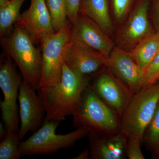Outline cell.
I'll list each match as a JSON object with an SVG mask.
<instances>
[{
    "label": "cell",
    "instance_id": "obj_1",
    "mask_svg": "<svg viewBox=\"0 0 159 159\" xmlns=\"http://www.w3.org/2000/svg\"><path fill=\"white\" fill-rule=\"evenodd\" d=\"M88 80V76L72 70L65 63L58 83L37 90L45 110L44 121L60 122L72 116Z\"/></svg>",
    "mask_w": 159,
    "mask_h": 159
},
{
    "label": "cell",
    "instance_id": "obj_2",
    "mask_svg": "<svg viewBox=\"0 0 159 159\" xmlns=\"http://www.w3.org/2000/svg\"><path fill=\"white\" fill-rule=\"evenodd\" d=\"M72 116L74 127L85 129L95 138H106L120 132V117L88 85Z\"/></svg>",
    "mask_w": 159,
    "mask_h": 159
},
{
    "label": "cell",
    "instance_id": "obj_3",
    "mask_svg": "<svg viewBox=\"0 0 159 159\" xmlns=\"http://www.w3.org/2000/svg\"><path fill=\"white\" fill-rule=\"evenodd\" d=\"M14 25L9 34L1 37L2 46L20 69L23 80L37 91L41 74L42 53L27 31L19 25Z\"/></svg>",
    "mask_w": 159,
    "mask_h": 159
},
{
    "label": "cell",
    "instance_id": "obj_4",
    "mask_svg": "<svg viewBox=\"0 0 159 159\" xmlns=\"http://www.w3.org/2000/svg\"><path fill=\"white\" fill-rule=\"evenodd\" d=\"M159 102V82L134 94L121 117L120 131L133 135L143 143L145 130Z\"/></svg>",
    "mask_w": 159,
    "mask_h": 159
},
{
    "label": "cell",
    "instance_id": "obj_5",
    "mask_svg": "<svg viewBox=\"0 0 159 159\" xmlns=\"http://www.w3.org/2000/svg\"><path fill=\"white\" fill-rule=\"evenodd\" d=\"M60 122L44 121L42 125L25 141H21L22 157L50 154L61 149H68L89 134L84 128H77L65 134H57L56 130Z\"/></svg>",
    "mask_w": 159,
    "mask_h": 159
},
{
    "label": "cell",
    "instance_id": "obj_6",
    "mask_svg": "<svg viewBox=\"0 0 159 159\" xmlns=\"http://www.w3.org/2000/svg\"><path fill=\"white\" fill-rule=\"evenodd\" d=\"M73 27V24L68 20L63 28L41 44V74L39 88L54 85L60 81Z\"/></svg>",
    "mask_w": 159,
    "mask_h": 159
},
{
    "label": "cell",
    "instance_id": "obj_7",
    "mask_svg": "<svg viewBox=\"0 0 159 159\" xmlns=\"http://www.w3.org/2000/svg\"><path fill=\"white\" fill-rule=\"evenodd\" d=\"M151 0H138L130 13L116 28L114 41L116 47L130 52L155 31L149 17Z\"/></svg>",
    "mask_w": 159,
    "mask_h": 159
},
{
    "label": "cell",
    "instance_id": "obj_8",
    "mask_svg": "<svg viewBox=\"0 0 159 159\" xmlns=\"http://www.w3.org/2000/svg\"><path fill=\"white\" fill-rule=\"evenodd\" d=\"M91 76L88 86L121 119L134 94L107 66Z\"/></svg>",
    "mask_w": 159,
    "mask_h": 159
},
{
    "label": "cell",
    "instance_id": "obj_9",
    "mask_svg": "<svg viewBox=\"0 0 159 159\" xmlns=\"http://www.w3.org/2000/svg\"><path fill=\"white\" fill-rule=\"evenodd\" d=\"M22 76L15 68L9 55L1 61L0 66V88L4 99L0 102L2 121L8 131L18 132L19 119L17 99Z\"/></svg>",
    "mask_w": 159,
    "mask_h": 159
},
{
    "label": "cell",
    "instance_id": "obj_10",
    "mask_svg": "<svg viewBox=\"0 0 159 159\" xmlns=\"http://www.w3.org/2000/svg\"><path fill=\"white\" fill-rule=\"evenodd\" d=\"M36 91L23 80L18 98L20 122L18 133L21 141L29 132L34 133L38 130L44 121L45 110Z\"/></svg>",
    "mask_w": 159,
    "mask_h": 159
},
{
    "label": "cell",
    "instance_id": "obj_11",
    "mask_svg": "<svg viewBox=\"0 0 159 159\" xmlns=\"http://www.w3.org/2000/svg\"><path fill=\"white\" fill-rule=\"evenodd\" d=\"M108 57L86 45L71 35L66 64L72 70L84 76L95 74L107 66Z\"/></svg>",
    "mask_w": 159,
    "mask_h": 159
},
{
    "label": "cell",
    "instance_id": "obj_12",
    "mask_svg": "<svg viewBox=\"0 0 159 159\" xmlns=\"http://www.w3.org/2000/svg\"><path fill=\"white\" fill-rule=\"evenodd\" d=\"M16 24L27 31L35 43L41 44L55 33L45 0H31L29 9L20 15Z\"/></svg>",
    "mask_w": 159,
    "mask_h": 159
},
{
    "label": "cell",
    "instance_id": "obj_13",
    "mask_svg": "<svg viewBox=\"0 0 159 159\" xmlns=\"http://www.w3.org/2000/svg\"><path fill=\"white\" fill-rule=\"evenodd\" d=\"M72 36L107 57L116 47L114 41L97 23L82 15L79 14L73 25Z\"/></svg>",
    "mask_w": 159,
    "mask_h": 159
},
{
    "label": "cell",
    "instance_id": "obj_14",
    "mask_svg": "<svg viewBox=\"0 0 159 159\" xmlns=\"http://www.w3.org/2000/svg\"><path fill=\"white\" fill-rule=\"evenodd\" d=\"M107 66L134 94L142 89L143 72L127 51L116 46L108 56Z\"/></svg>",
    "mask_w": 159,
    "mask_h": 159
},
{
    "label": "cell",
    "instance_id": "obj_15",
    "mask_svg": "<svg viewBox=\"0 0 159 159\" xmlns=\"http://www.w3.org/2000/svg\"><path fill=\"white\" fill-rule=\"evenodd\" d=\"M89 151L91 159H124L126 157L127 137L121 131L106 137L95 138L89 134Z\"/></svg>",
    "mask_w": 159,
    "mask_h": 159
},
{
    "label": "cell",
    "instance_id": "obj_16",
    "mask_svg": "<svg viewBox=\"0 0 159 159\" xmlns=\"http://www.w3.org/2000/svg\"><path fill=\"white\" fill-rule=\"evenodd\" d=\"M79 14L93 20L110 37L114 36L116 28L109 0H80Z\"/></svg>",
    "mask_w": 159,
    "mask_h": 159
},
{
    "label": "cell",
    "instance_id": "obj_17",
    "mask_svg": "<svg viewBox=\"0 0 159 159\" xmlns=\"http://www.w3.org/2000/svg\"><path fill=\"white\" fill-rule=\"evenodd\" d=\"M159 51V32L153 34L128 52L144 73Z\"/></svg>",
    "mask_w": 159,
    "mask_h": 159
},
{
    "label": "cell",
    "instance_id": "obj_18",
    "mask_svg": "<svg viewBox=\"0 0 159 159\" xmlns=\"http://www.w3.org/2000/svg\"><path fill=\"white\" fill-rule=\"evenodd\" d=\"M25 0H10L4 7L0 8V34L1 37L9 34L12 26L20 17V10Z\"/></svg>",
    "mask_w": 159,
    "mask_h": 159
},
{
    "label": "cell",
    "instance_id": "obj_19",
    "mask_svg": "<svg viewBox=\"0 0 159 159\" xmlns=\"http://www.w3.org/2000/svg\"><path fill=\"white\" fill-rule=\"evenodd\" d=\"M52 26L55 32L63 28L67 23V7L66 0H45Z\"/></svg>",
    "mask_w": 159,
    "mask_h": 159
},
{
    "label": "cell",
    "instance_id": "obj_20",
    "mask_svg": "<svg viewBox=\"0 0 159 159\" xmlns=\"http://www.w3.org/2000/svg\"><path fill=\"white\" fill-rule=\"evenodd\" d=\"M21 141L18 132H7L0 143V159H19Z\"/></svg>",
    "mask_w": 159,
    "mask_h": 159
},
{
    "label": "cell",
    "instance_id": "obj_21",
    "mask_svg": "<svg viewBox=\"0 0 159 159\" xmlns=\"http://www.w3.org/2000/svg\"><path fill=\"white\" fill-rule=\"evenodd\" d=\"M138 0H109L112 18L116 28L128 16Z\"/></svg>",
    "mask_w": 159,
    "mask_h": 159
},
{
    "label": "cell",
    "instance_id": "obj_22",
    "mask_svg": "<svg viewBox=\"0 0 159 159\" xmlns=\"http://www.w3.org/2000/svg\"><path fill=\"white\" fill-rule=\"evenodd\" d=\"M143 142L146 147L153 152L159 151V102L150 123L144 134Z\"/></svg>",
    "mask_w": 159,
    "mask_h": 159
},
{
    "label": "cell",
    "instance_id": "obj_23",
    "mask_svg": "<svg viewBox=\"0 0 159 159\" xmlns=\"http://www.w3.org/2000/svg\"><path fill=\"white\" fill-rule=\"evenodd\" d=\"M159 82V51L143 73L142 88Z\"/></svg>",
    "mask_w": 159,
    "mask_h": 159
},
{
    "label": "cell",
    "instance_id": "obj_24",
    "mask_svg": "<svg viewBox=\"0 0 159 159\" xmlns=\"http://www.w3.org/2000/svg\"><path fill=\"white\" fill-rule=\"evenodd\" d=\"M142 142L136 137L130 134L127 136L126 157L129 159H144L141 149Z\"/></svg>",
    "mask_w": 159,
    "mask_h": 159
},
{
    "label": "cell",
    "instance_id": "obj_25",
    "mask_svg": "<svg viewBox=\"0 0 159 159\" xmlns=\"http://www.w3.org/2000/svg\"><path fill=\"white\" fill-rule=\"evenodd\" d=\"M67 7L68 19L73 25L77 21L79 16L80 0H66Z\"/></svg>",
    "mask_w": 159,
    "mask_h": 159
},
{
    "label": "cell",
    "instance_id": "obj_26",
    "mask_svg": "<svg viewBox=\"0 0 159 159\" xmlns=\"http://www.w3.org/2000/svg\"><path fill=\"white\" fill-rule=\"evenodd\" d=\"M149 13L155 31L159 32V2H151Z\"/></svg>",
    "mask_w": 159,
    "mask_h": 159
},
{
    "label": "cell",
    "instance_id": "obj_27",
    "mask_svg": "<svg viewBox=\"0 0 159 159\" xmlns=\"http://www.w3.org/2000/svg\"><path fill=\"white\" fill-rule=\"evenodd\" d=\"M89 157V148L83 150L80 153L75 157L72 158V159H87Z\"/></svg>",
    "mask_w": 159,
    "mask_h": 159
},
{
    "label": "cell",
    "instance_id": "obj_28",
    "mask_svg": "<svg viewBox=\"0 0 159 159\" xmlns=\"http://www.w3.org/2000/svg\"><path fill=\"white\" fill-rule=\"evenodd\" d=\"M7 129H6L5 124L2 121L0 122V139L2 140L6 135L7 133Z\"/></svg>",
    "mask_w": 159,
    "mask_h": 159
},
{
    "label": "cell",
    "instance_id": "obj_29",
    "mask_svg": "<svg viewBox=\"0 0 159 159\" xmlns=\"http://www.w3.org/2000/svg\"><path fill=\"white\" fill-rule=\"evenodd\" d=\"M10 1V0H0V8L6 6Z\"/></svg>",
    "mask_w": 159,
    "mask_h": 159
},
{
    "label": "cell",
    "instance_id": "obj_30",
    "mask_svg": "<svg viewBox=\"0 0 159 159\" xmlns=\"http://www.w3.org/2000/svg\"><path fill=\"white\" fill-rule=\"evenodd\" d=\"M154 155L155 156H156L157 157H158L159 158V151L158 152H157L156 153L154 154Z\"/></svg>",
    "mask_w": 159,
    "mask_h": 159
},
{
    "label": "cell",
    "instance_id": "obj_31",
    "mask_svg": "<svg viewBox=\"0 0 159 159\" xmlns=\"http://www.w3.org/2000/svg\"><path fill=\"white\" fill-rule=\"evenodd\" d=\"M151 2H159V0H151Z\"/></svg>",
    "mask_w": 159,
    "mask_h": 159
}]
</instances>
